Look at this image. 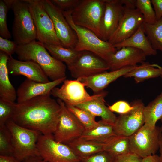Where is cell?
Segmentation results:
<instances>
[{
	"instance_id": "obj_1",
	"label": "cell",
	"mask_w": 162,
	"mask_h": 162,
	"mask_svg": "<svg viewBox=\"0 0 162 162\" xmlns=\"http://www.w3.org/2000/svg\"><path fill=\"white\" fill-rule=\"evenodd\" d=\"M60 107L50 95H41L16 103L11 119L17 124L40 132L53 135L58 123Z\"/></svg>"
},
{
	"instance_id": "obj_2",
	"label": "cell",
	"mask_w": 162,
	"mask_h": 162,
	"mask_svg": "<svg viewBox=\"0 0 162 162\" xmlns=\"http://www.w3.org/2000/svg\"><path fill=\"white\" fill-rule=\"evenodd\" d=\"M15 53L20 61H32L37 64L52 81L66 77L65 65L50 55L39 41L18 45Z\"/></svg>"
},
{
	"instance_id": "obj_3",
	"label": "cell",
	"mask_w": 162,
	"mask_h": 162,
	"mask_svg": "<svg viewBox=\"0 0 162 162\" xmlns=\"http://www.w3.org/2000/svg\"><path fill=\"white\" fill-rule=\"evenodd\" d=\"M4 0L14 14L12 29L14 41L21 45L35 41L36 29L26 0Z\"/></svg>"
},
{
	"instance_id": "obj_4",
	"label": "cell",
	"mask_w": 162,
	"mask_h": 162,
	"mask_svg": "<svg viewBox=\"0 0 162 162\" xmlns=\"http://www.w3.org/2000/svg\"><path fill=\"white\" fill-rule=\"evenodd\" d=\"M62 12L77 36V42L74 49L79 52L86 51L93 52L107 62L110 56L117 51L116 49L108 41L100 39L91 30L75 24L70 11Z\"/></svg>"
},
{
	"instance_id": "obj_5",
	"label": "cell",
	"mask_w": 162,
	"mask_h": 162,
	"mask_svg": "<svg viewBox=\"0 0 162 162\" xmlns=\"http://www.w3.org/2000/svg\"><path fill=\"white\" fill-rule=\"evenodd\" d=\"M5 125L11 136L14 157L22 162L30 157L39 156L37 143L40 132L22 127L11 119Z\"/></svg>"
},
{
	"instance_id": "obj_6",
	"label": "cell",
	"mask_w": 162,
	"mask_h": 162,
	"mask_svg": "<svg viewBox=\"0 0 162 162\" xmlns=\"http://www.w3.org/2000/svg\"><path fill=\"white\" fill-rule=\"evenodd\" d=\"M105 8V0H82L70 11L75 24L91 30L102 39L101 27Z\"/></svg>"
},
{
	"instance_id": "obj_7",
	"label": "cell",
	"mask_w": 162,
	"mask_h": 162,
	"mask_svg": "<svg viewBox=\"0 0 162 162\" xmlns=\"http://www.w3.org/2000/svg\"><path fill=\"white\" fill-rule=\"evenodd\" d=\"M36 29L40 42L63 46L56 34L53 22L44 8L41 0H26Z\"/></svg>"
},
{
	"instance_id": "obj_8",
	"label": "cell",
	"mask_w": 162,
	"mask_h": 162,
	"mask_svg": "<svg viewBox=\"0 0 162 162\" xmlns=\"http://www.w3.org/2000/svg\"><path fill=\"white\" fill-rule=\"evenodd\" d=\"M162 137V126L151 129L144 124L129 137L130 149L142 158L155 154Z\"/></svg>"
},
{
	"instance_id": "obj_9",
	"label": "cell",
	"mask_w": 162,
	"mask_h": 162,
	"mask_svg": "<svg viewBox=\"0 0 162 162\" xmlns=\"http://www.w3.org/2000/svg\"><path fill=\"white\" fill-rule=\"evenodd\" d=\"M37 147L39 156L45 162H81L68 145L56 141L53 135L41 134Z\"/></svg>"
},
{
	"instance_id": "obj_10",
	"label": "cell",
	"mask_w": 162,
	"mask_h": 162,
	"mask_svg": "<svg viewBox=\"0 0 162 162\" xmlns=\"http://www.w3.org/2000/svg\"><path fill=\"white\" fill-rule=\"evenodd\" d=\"M60 107L58 122L53 135L58 142L68 144L79 138L85 129L76 116L67 108L64 103L58 98Z\"/></svg>"
},
{
	"instance_id": "obj_11",
	"label": "cell",
	"mask_w": 162,
	"mask_h": 162,
	"mask_svg": "<svg viewBox=\"0 0 162 162\" xmlns=\"http://www.w3.org/2000/svg\"><path fill=\"white\" fill-rule=\"evenodd\" d=\"M67 67L71 76L76 79L91 76L110 70L106 61L86 51H80L74 62Z\"/></svg>"
},
{
	"instance_id": "obj_12",
	"label": "cell",
	"mask_w": 162,
	"mask_h": 162,
	"mask_svg": "<svg viewBox=\"0 0 162 162\" xmlns=\"http://www.w3.org/2000/svg\"><path fill=\"white\" fill-rule=\"evenodd\" d=\"M41 1L53 22L57 37L63 46L74 48L77 42V36L66 20L62 11L52 1Z\"/></svg>"
},
{
	"instance_id": "obj_13",
	"label": "cell",
	"mask_w": 162,
	"mask_h": 162,
	"mask_svg": "<svg viewBox=\"0 0 162 162\" xmlns=\"http://www.w3.org/2000/svg\"><path fill=\"white\" fill-rule=\"evenodd\" d=\"M133 108L128 112L120 114L113 124L117 136L130 137L144 124L143 110L145 106L141 100L132 102Z\"/></svg>"
},
{
	"instance_id": "obj_14",
	"label": "cell",
	"mask_w": 162,
	"mask_h": 162,
	"mask_svg": "<svg viewBox=\"0 0 162 162\" xmlns=\"http://www.w3.org/2000/svg\"><path fill=\"white\" fill-rule=\"evenodd\" d=\"M124 6V11L118 26L108 42L113 45L132 36L144 22L143 16L136 8Z\"/></svg>"
},
{
	"instance_id": "obj_15",
	"label": "cell",
	"mask_w": 162,
	"mask_h": 162,
	"mask_svg": "<svg viewBox=\"0 0 162 162\" xmlns=\"http://www.w3.org/2000/svg\"><path fill=\"white\" fill-rule=\"evenodd\" d=\"M59 88L55 87L51 94L63 101L66 104L76 106L91 100L95 94L90 96L85 89V85L76 79L66 80Z\"/></svg>"
},
{
	"instance_id": "obj_16",
	"label": "cell",
	"mask_w": 162,
	"mask_h": 162,
	"mask_svg": "<svg viewBox=\"0 0 162 162\" xmlns=\"http://www.w3.org/2000/svg\"><path fill=\"white\" fill-rule=\"evenodd\" d=\"M105 8L102 22V39L109 40L116 30L123 16L124 6L122 0H105Z\"/></svg>"
},
{
	"instance_id": "obj_17",
	"label": "cell",
	"mask_w": 162,
	"mask_h": 162,
	"mask_svg": "<svg viewBox=\"0 0 162 162\" xmlns=\"http://www.w3.org/2000/svg\"><path fill=\"white\" fill-rule=\"evenodd\" d=\"M66 77L46 83L36 82L26 78L17 89V100L20 103L37 96L51 95L52 90L63 82Z\"/></svg>"
},
{
	"instance_id": "obj_18",
	"label": "cell",
	"mask_w": 162,
	"mask_h": 162,
	"mask_svg": "<svg viewBox=\"0 0 162 162\" xmlns=\"http://www.w3.org/2000/svg\"><path fill=\"white\" fill-rule=\"evenodd\" d=\"M9 74L13 75H22L27 78L41 83L50 81L41 68L32 61H21L10 56L7 62Z\"/></svg>"
},
{
	"instance_id": "obj_19",
	"label": "cell",
	"mask_w": 162,
	"mask_h": 162,
	"mask_svg": "<svg viewBox=\"0 0 162 162\" xmlns=\"http://www.w3.org/2000/svg\"><path fill=\"white\" fill-rule=\"evenodd\" d=\"M140 65L129 66L109 72H104L91 76L82 77L76 80L84 83L87 88L91 89L94 94L104 90L110 84L119 77L139 68Z\"/></svg>"
},
{
	"instance_id": "obj_20",
	"label": "cell",
	"mask_w": 162,
	"mask_h": 162,
	"mask_svg": "<svg viewBox=\"0 0 162 162\" xmlns=\"http://www.w3.org/2000/svg\"><path fill=\"white\" fill-rule=\"evenodd\" d=\"M146 56L141 50L132 47H122L112 55L107 63L111 71L129 66H136L146 60Z\"/></svg>"
},
{
	"instance_id": "obj_21",
	"label": "cell",
	"mask_w": 162,
	"mask_h": 162,
	"mask_svg": "<svg viewBox=\"0 0 162 162\" xmlns=\"http://www.w3.org/2000/svg\"><path fill=\"white\" fill-rule=\"evenodd\" d=\"M107 94L106 91L103 90L95 94L92 100L74 106L86 111L95 117H100L101 119L113 124L117 117L105 105L104 98Z\"/></svg>"
},
{
	"instance_id": "obj_22",
	"label": "cell",
	"mask_w": 162,
	"mask_h": 162,
	"mask_svg": "<svg viewBox=\"0 0 162 162\" xmlns=\"http://www.w3.org/2000/svg\"><path fill=\"white\" fill-rule=\"evenodd\" d=\"M143 23L132 36L119 43L113 45L114 46L117 50L122 47L129 46L140 50L146 56L156 55L157 51L152 48L145 34Z\"/></svg>"
},
{
	"instance_id": "obj_23",
	"label": "cell",
	"mask_w": 162,
	"mask_h": 162,
	"mask_svg": "<svg viewBox=\"0 0 162 162\" xmlns=\"http://www.w3.org/2000/svg\"><path fill=\"white\" fill-rule=\"evenodd\" d=\"M10 56L0 51V98L15 102L17 99V92L10 82L7 68Z\"/></svg>"
},
{
	"instance_id": "obj_24",
	"label": "cell",
	"mask_w": 162,
	"mask_h": 162,
	"mask_svg": "<svg viewBox=\"0 0 162 162\" xmlns=\"http://www.w3.org/2000/svg\"><path fill=\"white\" fill-rule=\"evenodd\" d=\"M98 122V124L93 128L85 130L79 138L105 143L117 136L114 130L113 124L102 119Z\"/></svg>"
},
{
	"instance_id": "obj_25",
	"label": "cell",
	"mask_w": 162,
	"mask_h": 162,
	"mask_svg": "<svg viewBox=\"0 0 162 162\" xmlns=\"http://www.w3.org/2000/svg\"><path fill=\"white\" fill-rule=\"evenodd\" d=\"M104 143L78 138L68 145L81 159L104 151Z\"/></svg>"
},
{
	"instance_id": "obj_26",
	"label": "cell",
	"mask_w": 162,
	"mask_h": 162,
	"mask_svg": "<svg viewBox=\"0 0 162 162\" xmlns=\"http://www.w3.org/2000/svg\"><path fill=\"white\" fill-rule=\"evenodd\" d=\"M162 76V67L157 64L144 62L140 68L128 73L123 76L134 77L135 82L138 83L150 78Z\"/></svg>"
},
{
	"instance_id": "obj_27",
	"label": "cell",
	"mask_w": 162,
	"mask_h": 162,
	"mask_svg": "<svg viewBox=\"0 0 162 162\" xmlns=\"http://www.w3.org/2000/svg\"><path fill=\"white\" fill-rule=\"evenodd\" d=\"M143 115L144 124L151 129L154 128L157 121L162 118V92L145 106Z\"/></svg>"
},
{
	"instance_id": "obj_28",
	"label": "cell",
	"mask_w": 162,
	"mask_h": 162,
	"mask_svg": "<svg viewBox=\"0 0 162 162\" xmlns=\"http://www.w3.org/2000/svg\"><path fill=\"white\" fill-rule=\"evenodd\" d=\"M42 44L53 57L65 63L67 67L71 65L74 62L80 52L76 51L74 48Z\"/></svg>"
},
{
	"instance_id": "obj_29",
	"label": "cell",
	"mask_w": 162,
	"mask_h": 162,
	"mask_svg": "<svg viewBox=\"0 0 162 162\" xmlns=\"http://www.w3.org/2000/svg\"><path fill=\"white\" fill-rule=\"evenodd\" d=\"M104 150L114 157L131 152L129 137L115 136L104 144Z\"/></svg>"
},
{
	"instance_id": "obj_30",
	"label": "cell",
	"mask_w": 162,
	"mask_h": 162,
	"mask_svg": "<svg viewBox=\"0 0 162 162\" xmlns=\"http://www.w3.org/2000/svg\"><path fill=\"white\" fill-rule=\"evenodd\" d=\"M145 34L152 48L162 52V17L154 24L143 23Z\"/></svg>"
},
{
	"instance_id": "obj_31",
	"label": "cell",
	"mask_w": 162,
	"mask_h": 162,
	"mask_svg": "<svg viewBox=\"0 0 162 162\" xmlns=\"http://www.w3.org/2000/svg\"><path fill=\"white\" fill-rule=\"evenodd\" d=\"M65 105L68 109L83 125L85 130L90 129L98 124V121L95 120L96 117L86 111L73 105Z\"/></svg>"
},
{
	"instance_id": "obj_32",
	"label": "cell",
	"mask_w": 162,
	"mask_h": 162,
	"mask_svg": "<svg viewBox=\"0 0 162 162\" xmlns=\"http://www.w3.org/2000/svg\"><path fill=\"white\" fill-rule=\"evenodd\" d=\"M0 156L14 157L11 136L5 125L0 126Z\"/></svg>"
},
{
	"instance_id": "obj_33",
	"label": "cell",
	"mask_w": 162,
	"mask_h": 162,
	"mask_svg": "<svg viewBox=\"0 0 162 162\" xmlns=\"http://www.w3.org/2000/svg\"><path fill=\"white\" fill-rule=\"evenodd\" d=\"M136 8L142 14L144 22L153 24L157 21L150 0H136Z\"/></svg>"
},
{
	"instance_id": "obj_34",
	"label": "cell",
	"mask_w": 162,
	"mask_h": 162,
	"mask_svg": "<svg viewBox=\"0 0 162 162\" xmlns=\"http://www.w3.org/2000/svg\"><path fill=\"white\" fill-rule=\"evenodd\" d=\"M16 103L0 98V126L5 125L7 121L12 118Z\"/></svg>"
},
{
	"instance_id": "obj_35",
	"label": "cell",
	"mask_w": 162,
	"mask_h": 162,
	"mask_svg": "<svg viewBox=\"0 0 162 162\" xmlns=\"http://www.w3.org/2000/svg\"><path fill=\"white\" fill-rule=\"evenodd\" d=\"M9 8L4 0H0V36L9 39L12 36L7 25V14Z\"/></svg>"
},
{
	"instance_id": "obj_36",
	"label": "cell",
	"mask_w": 162,
	"mask_h": 162,
	"mask_svg": "<svg viewBox=\"0 0 162 162\" xmlns=\"http://www.w3.org/2000/svg\"><path fill=\"white\" fill-rule=\"evenodd\" d=\"M114 157L108 152L103 151L81 160V162H113Z\"/></svg>"
},
{
	"instance_id": "obj_37",
	"label": "cell",
	"mask_w": 162,
	"mask_h": 162,
	"mask_svg": "<svg viewBox=\"0 0 162 162\" xmlns=\"http://www.w3.org/2000/svg\"><path fill=\"white\" fill-rule=\"evenodd\" d=\"M82 0H53L52 1L62 10L71 11L76 8Z\"/></svg>"
},
{
	"instance_id": "obj_38",
	"label": "cell",
	"mask_w": 162,
	"mask_h": 162,
	"mask_svg": "<svg viewBox=\"0 0 162 162\" xmlns=\"http://www.w3.org/2000/svg\"><path fill=\"white\" fill-rule=\"evenodd\" d=\"M17 45L14 41L0 37V50L5 52L9 56H12L15 52Z\"/></svg>"
},
{
	"instance_id": "obj_39",
	"label": "cell",
	"mask_w": 162,
	"mask_h": 162,
	"mask_svg": "<svg viewBox=\"0 0 162 162\" xmlns=\"http://www.w3.org/2000/svg\"><path fill=\"white\" fill-rule=\"evenodd\" d=\"M108 108L112 112H115L122 114L130 111L133 106L127 102L123 100L118 101L111 105L109 106Z\"/></svg>"
},
{
	"instance_id": "obj_40",
	"label": "cell",
	"mask_w": 162,
	"mask_h": 162,
	"mask_svg": "<svg viewBox=\"0 0 162 162\" xmlns=\"http://www.w3.org/2000/svg\"><path fill=\"white\" fill-rule=\"evenodd\" d=\"M142 158L130 152L114 157L113 162H142Z\"/></svg>"
},
{
	"instance_id": "obj_41",
	"label": "cell",
	"mask_w": 162,
	"mask_h": 162,
	"mask_svg": "<svg viewBox=\"0 0 162 162\" xmlns=\"http://www.w3.org/2000/svg\"><path fill=\"white\" fill-rule=\"evenodd\" d=\"M157 20L162 17V0H151Z\"/></svg>"
},
{
	"instance_id": "obj_42",
	"label": "cell",
	"mask_w": 162,
	"mask_h": 162,
	"mask_svg": "<svg viewBox=\"0 0 162 162\" xmlns=\"http://www.w3.org/2000/svg\"><path fill=\"white\" fill-rule=\"evenodd\" d=\"M142 162H160L159 156L157 154L142 158Z\"/></svg>"
},
{
	"instance_id": "obj_43",
	"label": "cell",
	"mask_w": 162,
	"mask_h": 162,
	"mask_svg": "<svg viewBox=\"0 0 162 162\" xmlns=\"http://www.w3.org/2000/svg\"><path fill=\"white\" fill-rule=\"evenodd\" d=\"M0 162H21L14 156H0Z\"/></svg>"
},
{
	"instance_id": "obj_44",
	"label": "cell",
	"mask_w": 162,
	"mask_h": 162,
	"mask_svg": "<svg viewBox=\"0 0 162 162\" xmlns=\"http://www.w3.org/2000/svg\"><path fill=\"white\" fill-rule=\"evenodd\" d=\"M21 162H45L40 156L31 157L27 158Z\"/></svg>"
},
{
	"instance_id": "obj_45",
	"label": "cell",
	"mask_w": 162,
	"mask_h": 162,
	"mask_svg": "<svg viewBox=\"0 0 162 162\" xmlns=\"http://www.w3.org/2000/svg\"><path fill=\"white\" fill-rule=\"evenodd\" d=\"M159 149L160 155L159 156L160 162H162V137L161 139L160 142Z\"/></svg>"
},
{
	"instance_id": "obj_46",
	"label": "cell",
	"mask_w": 162,
	"mask_h": 162,
	"mask_svg": "<svg viewBox=\"0 0 162 162\" xmlns=\"http://www.w3.org/2000/svg\"><path fill=\"white\" fill-rule=\"evenodd\" d=\"M161 122L162 123V118L161 119Z\"/></svg>"
}]
</instances>
